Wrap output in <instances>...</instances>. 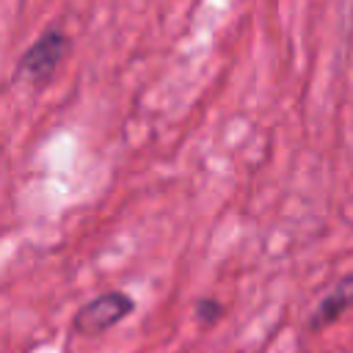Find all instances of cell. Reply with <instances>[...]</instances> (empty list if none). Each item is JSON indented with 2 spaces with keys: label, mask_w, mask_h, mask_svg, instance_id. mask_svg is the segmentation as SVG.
Masks as SVG:
<instances>
[{
  "label": "cell",
  "mask_w": 353,
  "mask_h": 353,
  "mask_svg": "<svg viewBox=\"0 0 353 353\" xmlns=\"http://www.w3.org/2000/svg\"><path fill=\"white\" fill-rule=\"evenodd\" d=\"M350 306H353V273L345 276L342 281H336V284L325 292V298L314 306L309 325H312V328H323L325 323L336 320V317H339L345 309H350Z\"/></svg>",
  "instance_id": "cell-3"
},
{
  "label": "cell",
  "mask_w": 353,
  "mask_h": 353,
  "mask_svg": "<svg viewBox=\"0 0 353 353\" xmlns=\"http://www.w3.org/2000/svg\"><path fill=\"white\" fill-rule=\"evenodd\" d=\"M66 52H69V36L61 30H47L22 52L17 72L30 83H44L52 77V72L58 69Z\"/></svg>",
  "instance_id": "cell-1"
},
{
  "label": "cell",
  "mask_w": 353,
  "mask_h": 353,
  "mask_svg": "<svg viewBox=\"0 0 353 353\" xmlns=\"http://www.w3.org/2000/svg\"><path fill=\"white\" fill-rule=\"evenodd\" d=\"M135 309L132 298L124 292H105L99 298H94L91 303H85L77 317H74V328L80 334H102L110 325L121 323L130 312Z\"/></svg>",
  "instance_id": "cell-2"
},
{
  "label": "cell",
  "mask_w": 353,
  "mask_h": 353,
  "mask_svg": "<svg viewBox=\"0 0 353 353\" xmlns=\"http://www.w3.org/2000/svg\"><path fill=\"white\" fill-rule=\"evenodd\" d=\"M221 303L218 301H199V314L207 320V323H212L215 317H221Z\"/></svg>",
  "instance_id": "cell-4"
}]
</instances>
